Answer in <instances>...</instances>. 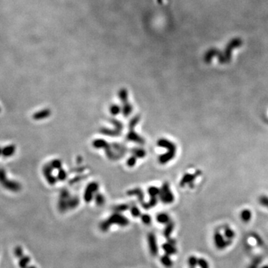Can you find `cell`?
<instances>
[{
  "instance_id": "obj_1",
  "label": "cell",
  "mask_w": 268,
  "mask_h": 268,
  "mask_svg": "<svg viewBox=\"0 0 268 268\" xmlns=\"http://www.w3.org/2000/svg\"><path fill=\"white\" fill-rule=\"evenodd\" d=\"M119 111V108L117 106H113L111 107V113L112 114H117Z\"/></svg>"
},
{
  "instance_id": "obj_2",
  "label": "cell",
  "mask_w": 268,
  "mask_h": 268,
  "mask_svg": "<svg viewBox=\"0 0 268 268\" xmlns=\"http://www.w3.org/2000/svg\"><path fill=\"white\" fill-rule=\"evenodd\" d=\"M128 163H129V165H130V166H133L134 165V163H135V159H130L128 160Z\"/></svg>"
}]
</instances>
